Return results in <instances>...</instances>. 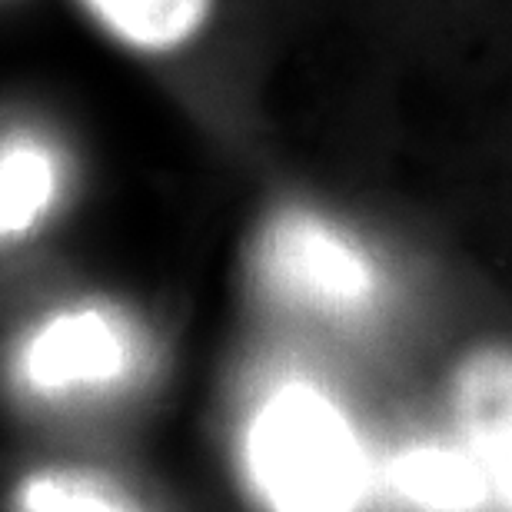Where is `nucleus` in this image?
<instances>
[{"instance_id":"f257e3e1","label":"nucleus","mask_w":512,"mask_h":512,"mask_svg":"<svg viewBox=\"0 0 512 512\" xmlns=\"http://www.w3.org/2000/svg\"><path fill=\"white\" fill-rule=\"evenodd\" d=\"M250 476L273 512H356L370 466L350 419L310 383H286L247 433Z\"/></svg>"},{"instance_id":"f03ea898","label":"nucleus","mask_w":512,"mask_h":512,"mask_svg":"<svg viewBox=\"0 0 512 512\" xmlns=\"http://www.w3.org/2000/svg\"><path fill=\"white\" fill-rule=\"evenodd\" d=\"M260 266L276 293L313 310L353 313L376 296L370 256L310 213H286L266 230Z\"/></svg>"},{"instance_id":"7ed1b4c3","label":"nucleus","mask_w":512,"mask_h":512,"mask_svg":"<svg viewBox=\"0 0 512 512\" xmlns=\"http://www.w3.org/2000/svg\"><path fill=\"white\" fill-rule=\"evenodd\" d=\"M456 413L489 489L512 509V350L489 346L459 366Z\"/></svg>"},{"instance_id":"20e7f679","label":"nucleus","mask_w":512,"mask_h":512,"mask_svg":"<svg viewBox=\"0 0 512 512\" xmlns=\"http://www.w3.org/2000/svg\"><path fill=\"white\" fill-rule=\"evenodd\" d=\"M127 370L124 336L104 313H64L27 346L24 373L40 389H67L117 380Z\"/></svg>"},{"instance_id":"39448f33","label":"nucleus","mask_w":512,"mask_h":512,"mask_svg":"<svg viewBox=\"0 0 512 512\" xmlns=\"http://www.w3.org/2000/svg\"><path fill=\"white\" fill-rule=\"evenodd\" d=\"M389 483L406 503L426 512H479L489 479L473 453L446 446H416L396 456Z\"/></svg>"},{"instance_id":"423d86ee","label":"nucleus","mask_w":512,"mask_h":512,"mask_svg":"<svg viewBox=\"0 0 512 512\" xmlns=\"http://www.w3.org/2000/svg\"><path fill=\"white\" fill-rule=\"evenodd\" d=\"M110 34L140 50H177L200 34L213 0H84Z\"/></svg>"},{"instance_id":"0eeeda50","label":"nucleus","mask_w":512,"mask_h":512,"mask_svg":"<svg viewBox=\"0 0 512 512\" xmlns=\"http://www.w3.org/2000/svg\"><path fill=\"white\" fill-rule=\"evenodd\" d=\"M57 190V163L34 140L0 150V237L30 230Z\"/></svg>"},{"instance_id":"6e6552de","label":"nucleus","mask_w":512,"mask_h":512,"mask_svg":"<svg viewBox=\"0 0 512 512\" xmlns=\"http://www.w3.org/2000/svg\"><path fill=\"white\" fill-rule=\"evenodd\" d=\"M20 512H133L104 489V483H90L77 476H34L20 489Z\"/></svg>"}]
</instances>
